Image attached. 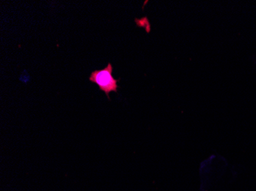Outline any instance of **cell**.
<instances>
[{"mask_svg":"<svg viewBox=\"0 0 256 191\" xmlns=\"http://www.w3.org/2000/svg\"><path fill=\"white\" fill-rule=\"evenodd\" d=\"M112 72H113V67L110 63H108L106 68L92 71L89 77V80L92 83H96L99 87V90L104 92L109 100H110L109 93L110 92L118 93V89L119 88L118 82L120 81V79L115 80L114 78Z\"/></svg>","mask_w":256,"mask_h":191,"instance_id":"1","label":"cell"}]
</instances>
